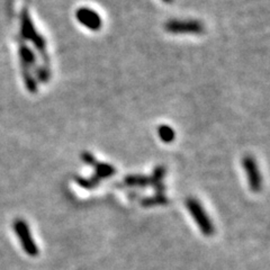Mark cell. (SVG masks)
<instances>
[{
	"instance_id": "11",
	"label": "cell",
	"mask_w": 270,
	"mask_h": 270,
	"mask_svg": "<svg viewBox=\"0 0 270 270\" xmlns=\"http://www.w3.org/2000/svg\"><path fill=\"white\" fill-rule=\"evenodd\" d=\"M158 135L165 143L172 142L176 138V133H174L173 128L168 126V125H160L158 128Z\"/></svg>"
},
{
	"instance_id": "3",
	"label": "cell",
	"mask_w": 270,
	"mask_h": 270,
	"mask_svg": "<svg viewBox=\"0 0 270 270\" xmlns=\"http://www.w3.org/2000/svg\"><path fill=\"white\" fill-rule=\"evenodd\" d=\"M14 230L17 237L20 238L23 249L30 257H36L39 254V248L34 242L32 234H30L28 224L23 220H16L14 222Z\"/></svg>"
},
{
	"instance_id": "2",
	"label": "cell",
	"mask_w": 270,
	"mask_h": 270,
	"mask_svg": "<svg viewBox=\"0 0 270 270\" xmlns=\"http://www.w3.org/2000/svg\"><path fill=\"white\" fill-rule=\"evenodd\" d=\"M186 206H187L190 214L193 215V218L195 220V222L197 223L200 231L203 232V234L206 235V237L213 235V233H214V226H213L210 218L205 213L199 201L196 200L195 198H188L187 201H186Z\"/></svg>"
},
{
	"instance_id": "8",
	"label": "cell",
	"mask_w": 270,
	"mask_h": 270,
	"mask_svg": "<svg viewBox=\"0 0 270 270\" xmlns=\"http://www.w3.org/2000/svg\"><path fill=\"white\" fill-rule=\"evenodd\" d=\"M20 58L22 68H26V69L36 68V54L26 44L20 45Z\"/></svg>"
},
{
	"instance_id": "4",
	"label": "cell",
	"mask_w": 270,
	"mask_h": 270,
	"mask_svg": "<svg viewBox=\"0 0 270 270\" xmlns=\"http://www.w3.org/2000/svg\"><path fill=\"white\" fill-rule=\"evenodd\" d=\"M165 29L172 34H200L204 32V25L198 21H169Z\"/></svg>"
},
{
	"instance_id": "10",
	"label": "cell",
	"mask_w": 270,
	"mask_h": 270,
	"mask_svg": "<svg viewBox=\"0 0 270 270\" xmlns=\"http://www.w3.org/2000/svg\"><path fill=\"white\" fill-rule=\"evenodd\" d=\"M166 170L163 167H158V168H155V170L153 171V174H152V177L150 178V184H152L157 189V194H160V195H163V177H165Z\"/></svg>"
},
{
	"instance_id": "9",
	"label": "cell",
	"mask_w": 270,
	"mask_h": 270,
	"mask_svg": "<svg viewBox=\"0 0 270 270\" xmlns=\"http://www.w3.org/2000/svg\"><path fill=\"white\" fill-rule=\"evenodd\" d=\"M124 184L128 187H147L150 185V178L141 176V174H130L124 178Z\"/></svg>"
},
{
	"instance_id": "1",
	"label": "cell",
	"mask_w": 270,
	"mask_h": 270,
	"mask_svg": "<svg viewBox=\"0 0 270 270\" xmlns=\"http://www.w3.org/2000/svg\"><path fill=\"white\" fill-rule=\"evenodd\" d=\"M21 34L25 40L32 42V44L36 48V50L40 52L42 58L48 62V53H47V41L44 37L37 32L34 27L32 18L29 16L28 10L24 8L21 14Z\"/></svg>"
},
{
	"instance_id": "13",
	"label": "cell",
	"mask_w": 270,
	"mask_h": 270,
	"mask_svg": "<svg viewBox=\"0 0 270 270\" xmlns=\"http://www.w3.org/2000/svg\"><path fill=\"white\" fill-rule=\"evenodd\" d=\"M75 181L79 186H81L82 188L85 189H94L95 187H97L99 185V182L101 181L100 179H98L96 176L91 177V178H81V177H75Z\"/></svg>"
},
{
	"instance_id": "14",
	"label": "cell",
	"mask_w": 270,
	"mask_h": 270,
	"mask_svg": "<svg viewBox=\"0 0 270 270\" xmlns=\"http://www.w3.org/2000/svg\"><path fill=\"white\" fill-rule=\"evenodd\" d=\"M168 199L165 195H160V194H157V196L154 197H147V198H144L141 201V204L143 206H152V205H161L166 204Z\"/></svg>"
},
{
	"instance_id": "12",
	"label": "cell",
	"mask_w": 270,
	"mask_h": 270,
	"mask_svg": "<svg viewBox=\"0 0 270 270\" xmlns=\"http://www.w3.org/2000/svg\"><path fill=\"white\" fill-rule=\"evenodd\" d=\"M23 71V79H24L25 86L29 93L35 94L37 91V82L35 80V78L33 77V74H30L29 69H26V68H22Z\"/></svg>"
},
{
	"instance_id": "6",
	"label": "cell",
	"mask_w": 270,
	"mask_h": 270,
	"mask_svg": "<svg viewBox=\"0 0 270 270\" xmlns=\"http://www.w3.org/2000/svg\"><path fill=\"white\" fill-rule=\"evenodd\" d=\"M75 18L82 26H85L87 29L93 30V32L101 28L102 21L99 14L93 9L87 8V7H81L75 11Z\"/></svg>"
},
{
	"instance_id": "7",
	"label": "cell",
	"mask_w": 270,
	"mask_h": 270,
	"mask_svg": "<svg viewBox=\"0 0 270 270\" xmlns=\"http://www.w3.org/2000/svg\"><path fill=\"white\" fill-rule=\"evenodd\" d=\"M81 157L83 159V161H85L87 165L94 167L95 171H96L95 176H96L98 179L102 180L104 178H109V177H112L113 174H115V172H116V170L113 166L107 165V163L98 162L96 159H95L94 155L89 153V152H83Z\"/></svg>"
},
{
	"instance_id": "5",
	"label": "cell",
	"mask_w": 270,
	"mask_h": 270,
	"mask_svg": "<svg viewBox=\"0 0 270 270\" xmlns=\"http://www.w3.org/2000/svg\"><path fill=\"white\" fill-rule=\"evenodd\" d=\"M242 166L245 170L246 178H248L249 187L251 189V192L253 193L260 192L262 187V177L260 174L259 168H258L256 159L251 157V155H246V157L243 158Z\"/></svg>"
},
{
	"instance_id": "15",
	"label": "cell",
	"mask_w": 270,
	"mask_h": 270,
	"mask_svg": "<svg viewBox=\"0 0 270 270\" xmlns=\"http://www.w3.org/2000/svg\"><path fill=\"white\" fill-rule=\"evenodd\" d=\"M163 1H165V2H171V1H172V0H163Z\"/></svg>"
}]
</instances>
